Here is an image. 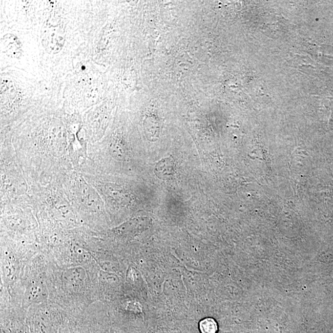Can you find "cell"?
<instances>
[{
    "instance_id": "obj_1",
    "label": "cell",
    "mask_w": 333,
    "mask_h": 333,
    "mask_svg": "<svg viewBox=\"0 0 333 333\" xmlns=\"http://www.w3.org/2000/svg\"><path fill=\"white\" fill-rule=\"evenodd\" d=\"M156 174L162 179L173 176L175 174L174 160L171 158H165L157 163L155 169Z\"/></svg>"
},
{
    "instance_id": "obj_2",
    "label": "cell",
    "mask_w": 333,
    "mask_h": 333,
    "mask_svg": "<svg viewBox=\"0 0 333 333\" xmlns=\"http://www.w3.org/2000/svg\"><path fill=\"white\" fill-rule=\"evenodd\" d=\"M200 329L202 333H216L218 330L217 323L214 319L207 318L200 323Z\"/></svg>"
}]
</instances>
